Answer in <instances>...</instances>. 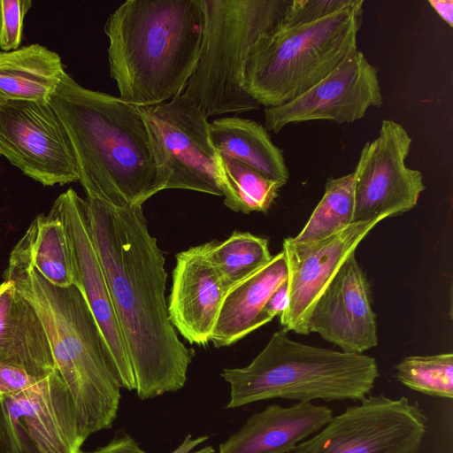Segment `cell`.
Here are the masks:
<instances>
[{"instance_id": "1", "label": "cell", "mask_w": 453, "mask_h": 453, "mask_svg": "<svg viewBox=\"0 0 453 453\" xmlns=\"http://www.w3.org/2000/svg\"><path fill=\"white\" fill-rule=\"evenodd\" d=\"M92 239L120 327L139 398L183 388L194 352L179 339L165 299L167 273L142 206L86 198Z\"/></svg>"}, {"instance_id": "2", "label": "cell", "mask_w": 453, "mask_h": 453, "mask_svg": "<svg viewBox=\"0 0 453 453\" xmlns=\"http://www.w3.org/2000/svg\"><path fill=\"white\" fill-rule=\"evenodd\" d=\"M49 104L68 134L88 198L142 206L159 192L139 107L86 88L67 73Z\"/></svg>"}, {"instance_id": "3", "label": "cell", "mask_w": 453, "mask_h": 453, "mask_svg": "<svg viewBox=\"0 0 453 453\" xmlns=\"http://www.w3.org/2000/svg\"><path fill=\"white\" fill-rule=\"evenodd\" d=\"M202 0H128L104 31L119 98L136 107L181 94L197 64L203 35Z\"/></svg>"}, {"instance_id": "4", "label": "cell", "mask_w": 453, "mask_h": 453, "mask_svg": "<svg viewBox=\"0 0 453 453\" xmlns=\"http://www.w3.org/2000/svg\"><path fill=\"white\" fill-rule=\"evenodd\" d=\"M4 280L33 305L44 326L56 370L73 397L83 441L110 428L122 388L104 336L80 289L73 284L52 285L14 249Z\"/></svg>"}, {"instance_id": "5", "label": "cell", "mask_w": 453, "mask_h": 453, "mask_svg": "<svg viewBox=\"0 0 453 453\" xmlns=\"http://www.w3.org/2000/svg\"><path fill=\"white\" fill-rule=\"evenodd\" d=\"M364 0H292L261 35L247 61L242 85L265 107L300 96L357 50Z\"/></svg>"}, {"instance_id": "6", "label": "cell", "mask_w": 453, "mask_h": 453, "mask_svg": "<svg viewBox=\"0 0 453 453\" xmlns=\"http://www.w3.org/2000/svg\"><path fill=\"white\" fill-rule=\"evenodd\" d=\"M288 333H273L247 366L222 371L230 388L226 408L275 398L360 401L371 392L379 376L373 357L301 343Z\"/></svg>"}, {"instance_id": "7", "label": "cell", "mask_w": 453, "mask_h": 453, "mask_svg": "<svg viewBox=\"0 0 453 453\" xmlns=\"http://www.w3.org/2000/svg\"><path fill=\"white\" fill-rule=\"evenodd\" d=\"M200 56L182 94L209 118L260 105L245 91L244 69L258 38L282 17L286 0H202Z\"/></svg>"}, {"instance_id": "8", "label": "cell", "mask_w": 453, "mask_h": 453, "mask_svg": "<svg viewBox=\"0 0 453 453\" xmlns=\"http://www.w3.org/2000/svg\"><path fill=\"white\" fill-rule=\"evenodd\" d=\"M150 146L159 192L188 189L223 196L218 153L204 113L182 93L139 107Z\"/></svg>"}, {"instance_id": "9", "label": "cell", "mask_w": 453, "mask_h": 453, "mask_svg": "<svg viewBox=\"0 0 453 453\" xmlns=\"http://www.w3.org/2000/svg\"><path fill=\"white\" fill-rule=\"evenodd\" d=\"M427 418L416 403L382 394L333 417L290 453H417Z\"/></svg>"}, {"instance_id": "10", "label": "cell", "mask_w": 453, "mask_h": 453, "mask_svg": "<svg viewBox=\"0 0 453 453\" xmlns=\"http://www.w3.org/2000/svg\"><path fill=\"white\" fill-rule=\"evenodd\" d=\"M412 139L405 127L383 119L378 136L361 150L354 173L353 223L399 216L426 189L423 174L405 165Z\"/></svg>"}, {"instance_id": "11", "label": "cell", "mask_w": 453, "mask_h": 453, "mask_svg": "<svg viewBox=\"0 0 453 453\" xmlns=\"http://www.w3.org/2000/svg\"><path fill=\"white\" fill-rule=\"evenodd\" d=\"M0 156L43 186L79 181L70 139L49 103L0 104Z\"/></svg>"}, {"instance_id": "12", "label": "cell", "mask_w": 453, "mask_h": 453, "mask_svg": "<svg viewBox=\"0 0 453 453\" xmlns=\"http://www.w3.org/2000/svg\"><path fill=\"white\" fill-rule=\"evenodd\" d=\"M6 453H79L81 435L73 397L54 371L26 390L1 397Z\"/></svg>"}, {"instance_id": "13", "label": "cell", "mask_w": 453, "mask_h": 453, "mask_svg": "<svg viewBox=\"0 0 453 453\" xmlns=\"http://www.w3.org/2000/svg\"><path fill=\"white\" fill-rule=\"evenodd\" d=\"M63 224L73 284L83 295L114 360L122 388L135 390V380L114 311L107 281L92 239L86 199L68 188L50 211Z\"/></svg>"}, {"instance_id": "14", "label": "cell", "mask_w": 453, "mask_h": 453, "mask_svg": "<svg viewBox=\"0 0 453 453\" xmlns=\"http://www.w3.org/2000/svg\"><path fill=\"white\" fill-rule=\"evenodd\" d=\"M382 104L378 70L357 50L300 96L265 107V127L278 134L288 125L313 120L353 123L363 119L371 107Z\"/></svg>"}, {"instance_id": "15", "label": "cell", "mask_w": 453, "mask_h": 453, "mask_svg": "<svg viewBox=\"0 0 453 453\" xmlns=\"http://www.w3.org/2000/svg\"><path fill=\"white\" fill-rule=\"evenodd\" d=\"M383 219L352 223L334 234L312 242L284 239L281 251L288 268V305L280 315L283 329L309 334L308 321L319 297L343 263Z\"/></svg>"}, {"instance_id": "16", "label": "cell", "mask_w": 453, "mask_h": 453, "mask_svg": "<svg viewBox=\"0 0 453 453\" xmlns=\"http://www.w3.org/2000/svg\"><path fill=\"white\" fill-rule=\"evenodd\" d=\"M308 331L344 352L363 354L378 345L370 285L355 254L343 263L319 297Z\"/></svg>"}, {"instance_id": "17", "label": "cell", "mask_w": 453, "mask_h": 453, "mask_svg": "<svg viewBox=\"0 0 453 453\" xmlns=\"http://www.w3.org/2000/svg\"><path fill=\"white\" fill-rule=\"evenodd\" d=\"M227 290L207 242L179 252L167 303L172 325L190 344L206 345Z\"/></svg>"}, {"instance_id": "18", "label": "cell", "mask_w": 453, "mask_h": 453, "mask_svg": "<svg viewBox=\"0 0 453 453\" xmlns=\"http://www.w3.org/2000/svg\"><path fill=\"white\" fill-rule=\"evenodd\" d=\"M332 418V409L311 402L288 407L270 404L252 414L219 445L218 453H290Z\"/></svg>"}, {"instance_id": "19", "label": "cell", "mask_w": 453, "mask_h": 453, "mask_svg": "<svg viewBox=\"0 0 453 453\" xmlns=\"http://www.w3.org/2000/svg\"><path fill=\"white\" fill-rule=\"evenodd\" d=\"M0 364L18 366L35 377L56 371L44 326L33 305L13 283L0 284Z\"/></svg>"}, {"instance_id": "20", "label": "cell", "mask_w": 453, "mask_h": 453, "mask_svg": "<svg viewBox=\"0 0 453 453\" xmlns=\"http://www.w3.org/2000/svg\"><path fill=\"white\" fill-rule=\"evenodd\" d=\"M287 280V263L280 251L262 268L230 288L211 336L213 345L230 346L267 324L263 309L272 294Z\"/></svg>"}, {"instance_id": "21", "label": "cell", "mask_w": 453, "mask_h": 453, "mask_svg": "<svg viewBox=\"0 0 453 453\" xmlns=\"http://www.w3.org/2000/svg\"><path fill=\"white\" fill-rule=\"evenodd\" d=\"M65 73L60 56L38 43L0 51V104L49 103Z\"/></svg>"}, {"instance_id": "22", "label": "cell", "mask_w": 453, "mask_h": 453, "mask_svg": "<svg viewBox=\"0 0 453 453\" xmlns=\"http://www.w3.org/2000/svg\"><path fill=\"white\" fill-rule=\"evenodd\" d=\"M210 137L218 154L237 159L283 185L288 180L283 150L260 123L236 116L219 118L210 123Z\"/></svg>"}, {"instance_id": "23", "label": "cell", "mask_w": 453, "mask_h": 453, "mask_svg": "<svg viewBox=\"0 0 453 453\" xmlns=\"http://www.w3.org/2000/svg\"><path fill=\"white\" fill-rule=\"evenodd\" d=\"M13 249L52 285H73L65 228L50 211L38 215Z\"/></svg>"}, {"instance_id": "24", "label": "cell", "mask_w": 453, "mask_h": 453, "mask_svg": "<svg viewBox=\"0 0 453 453\" xmlns=\"http://www.w3.org/2000/svg\"><path fill=\"white\" fill-rule=\"evenodd\" d=\"M218 165L224 203L234 211H267L284 186L234 158L218 154Z\"/></svg>"}, {"instance_id": "25", "label": "cell", "mask_w": 453, "mask_h": 453, "mask_svg": "<svg viewBox=\"0 0 453 453\" xmlns=\"http://www.w3.org/2000/svg\"><path fill=\"white\" fill-rule=\"evenodd\" d=\"M354 173L329 178L322 198L301 232L293 239L312 242L334 234L353 223Z\"/></svg>"}, {"instance_id": "26", "label": "cell", "mask_w": 453, "mask_h": 453, "mask_svg": "<svg viewBox=\"0 0 453 453\" xmlns=\"http://www.w3.org/2000/svg\"><path fill=\"white\" fill-rule=\"evenodd\" d=\"M207 245L228 289L262 268L273 257L268 240L248 232L234 231L226 240Z\"/></svg>"}, {"instance_id": "27", "label": "cell", "mask_w": 453, "mask_h": 453, "mask_svg": "<svg viewBox=\"0 0 453 453\" xmlns=\"http://www.w3.org/2000/svg\"><path fill=\"white\" fill-rule=\"evenodd\" d=\"M395 379L414 391L452 399L453 354L406 357L395 365Z\"/></svg>"}, {"instance_id": "28", "label": "cell", "mask_w": 453, "mask_h": 453, "mask_svg": "<svg viewBox=\"0 0 453 453\" xmlns=\"http://www.w3.org/2000/svg\"><path fill=\"white\" fill-rule=\"evenodd\" d=\"M31 0H0V50L11 51L19 48L23 38L26 14Z\"/></svg>"}, {"instance_id": "29", "label": "cell", "mask_w": 453, "mask_h": 453, "mask_svg": "<svg viewBox=\"0 0 453 453\" xmlns=\"http://www.w3.org/2000/svg\"><path fill=\"white\" fill-rule=\"evenodd\" d=\"M42 377H35L26 370L0 364V397L17 395L35 384Z\"/></svg>"}, {"instance_id": "30", "label": "cell", "mask_w": 453, "mask_h": 453, "mask_svg": "<svg viewBox=\"0 0 453 453\" xmlns=\"http://www.w3.org/2000/svg\"><path fill=\"white\" fill-rule=\"evenodd\" d=\"M288 305V283L280 286L267 300L262 314L265 320L269 323L275 316H280Z\"/></svg>"}, {"instance_id": "31", "label": "cell", "mask_w": 453, "mask_h": 453, "mask_svg": "<svg viewBox=\"0 0 453 453\" xmlns=\"http://www.w3.org/2000/svg\"><path fill=\"white\" fill-rule=\"evenodd\" d=\"M79 453H146L129 435L116 437L106 445L98 448L96 450Z\"/></svg>"}, {"instance_id": "32", "label": "cell", "mask_w": 453, "mask_h": 453, "mask_svg": "<svg viewBox=\"0 0 453 453\" xmlns=\"http://www.w3.org/2000/svg\"><path fill=\"white\" fill-rule=\"evenodd\" d=\"M207 437L192 438L188 435L185 438L183 442L172 453H213L214 449L211 447H205L203 449H196V448L203 443Z\"/></svg>"}, {"instance_id": "33", "label": "cell", "mask_w": 453, "mask_h": 453, "mask_svg": "<svg viewBox=\"0 0 453 453\" xmlns=\"http://www.w3.org/2000/svg\"><path fill=\"white\" fill-rule=\"evenodd\" d=\"M428 3L441 19L446 22L449 27H453V1L429 0Z\"/></svg>"}, {"instance_id": "34", "label": "cell", "mask_w": 453, "mask_h": 453, "mask_svg": "<svg viewBox=\"0 0 453 453\" xmlns=\"http://www.w3.org/2000/svg\"><path fill=\"white\" fill-rule=\"evenodd\" d=\"M0 453H6V440L3 417V407L0 397Z\"/></svg>"}]
</instances>
